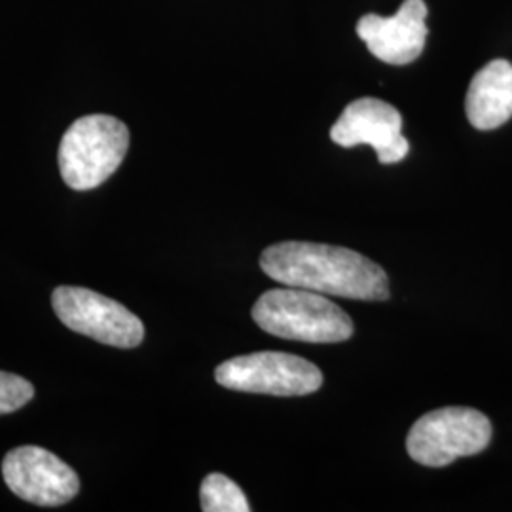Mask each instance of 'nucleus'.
<instances>
[{
  "mask_svg": "<svg viewBox=\"0 0 512 512\" xmlns=\"http://www.w3.org/2000/svg\"><path fill=\"white\" fill-rule=\"evenodd\" d=\"M260 268L287 287L368 302L389 298V279L382 266L346 247L283 241L262 253Z\"/></svg>",
  "mask_w": 512,
  "mask_h": 512,
  "instance_id": "obj_1",
  "label": "nucleus"
},
{
  "mask_svg": "<svg viewBox=\"0 0 512 512\" xmlns=\"http://www.w3.org/2000/svg\"><path fill=\"white\" fill-rule=\"evenodd\" d=\"M253 319L272 336L310 344L346 342L353 334L351 317L325 294L287 285L262 294Z\"/></svg>",
  "mask_w": 512,
  "mask_h": 512,
  "instance_id": "obj_2",
  "label": "nucleus"
},
{
  "mask_svg": "<svg viewBox=\"0 0 512 512\" xmlns=\"http://www.w3.org/2000/svg\"><path fill=\"white\" fill-rule=\"evenodd\" d=\"M129 148L124 122L107 114L78 118L59 145V171L73 190H93L120 167Z\"/></svg>",
  "mask_w": 512,
  "mask_h": 512,
  "instance_id": "obj_3",
  "label": "nucleus"
},
{
  "mask_svg": "<svg viewBox=\"0 0 512 512\" xmlns=\"http://www.w3.org/2000/svg\"><path fill=\"white\" fill-rule=\"evenodd\" d=\"M492 440V423L473 408H439L416 421L408 433L410 458L427 467H446L456 459L476 456Z\"/></svg>",
  "mask_w": 512,
  "mask_h": 512,
  "instance_id": "obj_4",
  "label": "nucleus"
},
{
  "mask_svg": "<svg viewBox=\"0 0 512 512\" xmlns=\"http://www.w3.org/2000/svg\"><path fill=\"white\" fill-rule=\"evenodd\" d=\"M215 380L226 389L274 397L311 395L323 385L317 366L281 351H258L217 366Z\"/></svg>",
  "mask_w": 512,
  "mask_h": 512,
  "instance_id": "obj_5",
  "label": "nucleus"
},
{
  "mask_svg": "<svg viewBox=\"0 0 512 512\" xmlns=\"http://www.w3.org/2000/svg\"><path fill=\"white\" fill-rule=\"evenodd\" d=\"M52 306L69 329L114 348H137L145 338L141 319L120 302L82 287H57Z\"/></svg>",
  "mask_w": 512,
  "mask_h": 512,
  "instance_id": "obj_6",
  "label": "nucleus"
},
{
  "mask_svg": "<svg viewBox=\"0 0 512 512\" xmlns=\"http://www.w3.org/2000/svg\"><path fill=\"white\" fill-rule=\"evenodd\" d=\"M2 476L14 494L40 507L65 505L80 490L73 469L40 446H19L8 452Z\"/></svg>",
  "mask_w": 512,
  "mask_h": 512,
  "instance_id": "obj_7",
  "label": "nucleus"
},
{
  "mask_svg": "<svg viewBox=\"0 0 512 512\" xmlns=\"http://www.w3.org/2000/svg\"><path fill=\"white\" fill-rule=\"evenodd\" d=\"M330 139L344 148L370 145L385 165L401 162L410 150L399 110L372 97L349 103L330 129Z\"/></svg>",
  "mask_w": 512,
  "mask_h": 512,
  "instance_id": "obj_8",
  "label": "nucleus"
},
{
  "mask_svg": "<svg viewBox=\"0 0 512 512\" xmlns=\"http://www.w3.org/2000/svg\"><path fill=\"white\" fill-rule=\"evenodd\" d=\"M427 6L423 0H404L391 18L368 14L359 19L357 35L370 54L389 65H408L420 57L427 40Z\"/></svg>",
  "mask_w": 512,
  "mask_h": 512,
  "instance_id": "obj_9",
  "label": "nucleus"
},
{
  "mask_svg": "<svg viewBox=\"0 0 512 512\" xmlns=\"http://www.w3.org/2000/svg\"><path fill=\"white\" fill-rule=\"evenodd\" d=\"M467 118L476 129L488 131L512 118V65L495 59L473 76L467 99Z\"/></svg>",
  "mask_w": 512,
  "mask_h": 512,
  "instance_id": "obj_10",
  "label": "nucleus"
},
{
  "mask_svg": "<svg viewBox=\"0 0 512 512\" xmlns=\"http://www.w3.org/2000/svg\"><path fill=\"white\" fill-rule=\"evenodd\" d=\"M202 511L205 512H249V501L238 484L228 476L213 473L205 476L200 490Z\"/></svg>",
  "mask_w": 512,
  "mask_h": 512,
  "instance_id": "obj_11",
  "label": "nucleus"
},
{
  "mask_svg": "<svg viewBox=\"0 0 512 512\" xmlns=\"http://www.w3.org/2000/svg\"><path fill=\"white\" fill-rule=\"evenodd\" d=\"M35 397L33 384L18 374L0 370V416L16 412Z\"/></svg>",
  "mask_w": 512,
  "mask_h": 512,
  "instance_id": "obj_12",
  "label": "nucleus"
}]
</instances>
